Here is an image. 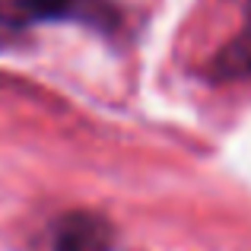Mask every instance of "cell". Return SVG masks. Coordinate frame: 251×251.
<instances>
[{
	"mask_svg": "<svg viewBox=\"0 0 251 251\" xmlns=\"http://www.w3.org/2000/svg\"><path fill=\"white\" fill-rule=\"evenodd\" d=\"M118 0H0V25L25 29L48 19H83L92 25L115 23Z\"/></svg>",
	"mask_w": 251,
	"mask_h": 251,
	"instance_id": "cell-1",
	"label": "cell"
},
{
	"mask_svg": "<svg viewBox=\"0 0 251 251\" xmlns=\"http://www.w3.org/2000/svg\"><path fill=\"white\" fill-rule=\"evenodd\" d=\"M111 226L99 213H86V210H74L54 220L48 229V251H111Z\"/></svg>",
	"mask_w": 251,
	"mask_h": 251,
	"instance_id": "cell-2",
	"label": "cell"
},
{
	"mask_svg": "<svg viewBox=\"0 0 251 251\" xmlns=\"http://www.w3.org/2000/svg\"><path fill=\"white\" fill-rule=\"evenodd\" d=\"M226 64H229L232 74L251 76V3H248V16H245V25H242L239 38L226 51Z\"/></svg>",
	"mask_w": 251,
	"mask_h": 251,
	"instance_id": "cell-3",
	"label": "cell"
}]
</instances>
